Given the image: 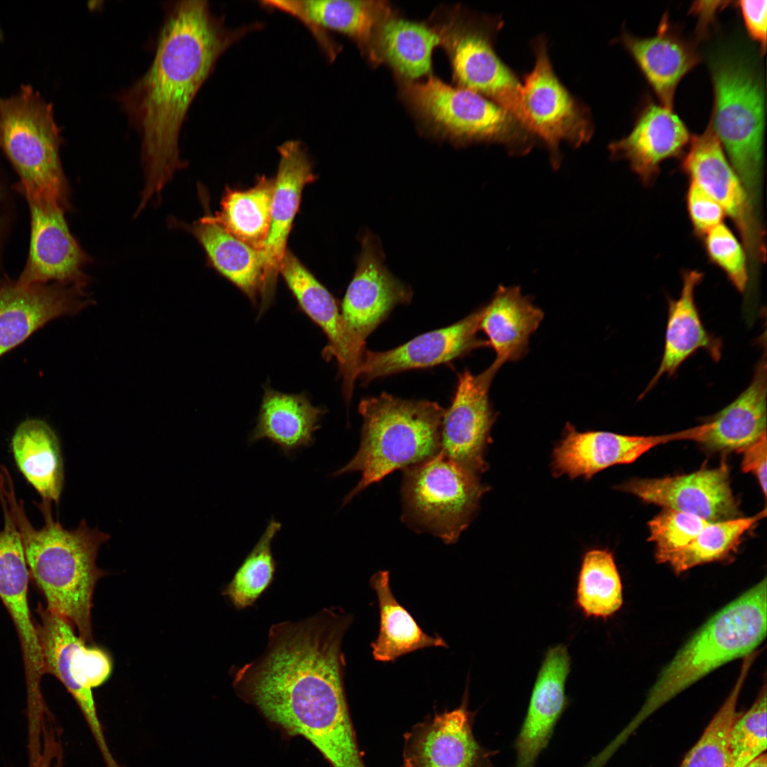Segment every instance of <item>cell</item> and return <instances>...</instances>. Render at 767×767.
Wrapping results in <instances>:
<instances>
[{
    "mask_svg": "<svg viewBox=\"0 0 767 767\" xmlns=\"http://www.w3.org/2000/svg\"><path fill=\"white\" fill-rule=\"evenodd\" d=\"M37 627L45 673L56 677L73 697L99 744L104 742L92 695L112 672V660L103 648L87 646L75 627L61 616L39 608Z\"/></svg>",
    "mask_w": 767,
    "mask_h": 767,
    "instance_id": "obj_12",
    "label": "cell"
},
{
    "mask_svg": "<svg viewBox=\"0 0 767 767\" xmlns=\"http://www.w3.org/2000/svg\"><path fill=\"white\" fill-rule=\"evenodd\" d=\"M571 658L566 646L548 649L538 672L528 712L515 743L514 767H533L547 746L554 727L567 705L565 684Z\"/></svg>",
    "mask_w": 767,
    "mask_h": 767,
    "instance_id": "obj_26",
    "label": "cell"
},
{
    "mask_svg": "<svg viewBox=\"0 0 767 767\" xmlns=\"http://www.w3.org/2000/svg\"><path fill=\"white\" fill-rule=\"evenodd\" d=\"M264 4L296 17L317 37L325 29L347 35L368 59L379 28L394 13L385 1L272 0Z\"/></svg>",
    "mask_w": 767,
    "mask_h": 767,
    "instance_id": "obj_28",
    "label": "cell"
},
{
    "mask_svg": "<svg viewBox=\"0 0 767 767\" xmlns=\"http://www.w3.org/2000/svg\"><path fill=\"white\" fill-rule=\"evenodd\" d=\"M352 621L331 607L273 624L262 655L232 674L241 698L289 734L309 740L333 767H365L344 688L342 644Z\"/></svg>",
    "mask_w": 767,
    "mask_h": 767,
    "instance_id": "obj_1",
    "label": "cell"
},
{
    "mask_svg": "<svg viewBox=\"0 0 767 767\" xmlns=\"http://www.w3.org/2000/svg\"><path fill=\"white\" fill-rule=\"evenodd\" d=\"M687 208L695 234L704 236L722 223L726 215L723 208L696 183L690 181L687 189Z\"/></svg>",
    "mask_w": 767,
    "mask_h": 767,
    "instance_id": "obj_45",
    "label": "cell"
},
{
    "mask_svg": "<svg viewBox=\"0 0 767 767\" xmlns=\"http://www.w3.org/2000/svg\"><path fill=\"white\" fill-rule=\"evenodd\" d=\"M496 373L489 367L478 375L464 370L445 410L440 452L465 470L478 475L488 468L484 455L495 421L489 389Z\"/></svg>",
    "mask_w": 767,
    "mask_h": 767,
    "instance_id": "obj_14",
    "label": "cell"
},
{
    "mask_svg": "<svg viewBox=\"0 0 767 767\" xmlns=\"http://www.w3.org/2000/svg\"><path fill=\"white\" fill-rule=\"evenodd\" d=\"M741 468L744 472L752 473L757 479L763 495H766V433L747 447L744 451Z\"/></svg>",
    "mask_w": 767,
    "mask_h": 767,
    "instance_id": "obj_47",
    "label": "cell"
},
{
    "mask_svg": "<svg viewBox=\"0 0 767 767\" xmlns=\"http://www.w3.org/2000/svg\"><path fill=\"white\" fill-rule=\"evenodd\" d=\"M433 24L448 55L457 86L501 105L528 129L521 99L522 84L494 50L496 37L503 26L501 18L457 7L438 12Z\"/></svg>",
    "mask_w": 767,
    "mask_h": 767,
    "instance_id": "obj_9",
    "label": "cell"
},
{
    "mask_svg": "<svg viewBox=\"0 0 767 767\" xmlns=\"http://www.w3.org/2000/svg\"><path fill=\"white\" fill-rule=\"evenodd\" d=\"M710 67L714 89L710 124L758 212L765 127L763 81L750 62L732 52L717 55Z\"/></svg>",
    "mask_w": 767,
    "mask_h": 767,
    "instance_id": "obj_7",
    "label": "cell"
},
{
    "mask_svg": "<svg viewBox=\"0 0 767 767\" xmlns=\"http://www.w3.org/2000/svg\"><path fill=\"white\" fill-rule=\"evenodd\" d=\"M692 137L680 118L662 104L646 102L631 132L609 146L614 159H624L646 185L658 178L661 163L677 157Z\"/></svg>",
    "mask_w": 767,
    "mask_h": 767,
    "instance_id": "obj_24",
    "label": "cell"
},
{
    "mask_svg": "<svg viewBox=\"0 0 767 767\" xmlns=\"http://www.w3.org/2000/svg\"><path fill=\"white\" fill-rule=\"evenodd\" d=\"M244 32L227 29L206 1L165 6L153 61L118 100L141 137V212L183 166L179 136L188 109L218 58Z\"/></svg>",
    "mask_w": 767,
    "mask_h": 767,
    "instance_id": "obj_2",
    "label": "cell"
},
{
    "mask_svg": "<svg viewBox=\"0 0 767 767\" xmlns=\"http://www.w3.org/2000/svg\"><path fill=\"white\" fill-rule=\"evenodd\" d=\"M404 470L403 521L455 543L472 521L488 488L472 474L439 452Z\"/></svg>",
    "mask_w": 767,
    "mask_h": 767,
    "instance_id": "obj_10",
    "label": "cell"
},
{
    "mask_svg": "<svg viewBox=\"0 0 767 767\" xmlns=\"http://www.w3.org/2000/svg\"><path fill=\"white\" fill-rule=\"evenodd\" d=\"M279 273L308 316L326 334L328 353L336 358L346 401L351 399L365 348L350 334L331 293L290 251H286Z\"/></svg>",
    "mask_w": 767,
    "mask_h": 767,
    "instance_id": "obj_22",
    "label": "cell"
},
{
    "mask_svg": "<svg viewBox=\"0 0 767 767\" xmlns=\"http://www.w3.org/2000/svg\"><path fill=\"white\" fill-rule=\"evenodd\" d=\"M12 452L21 472L42 496L58 503L63 479V462L58 438L45 421L29 418L16 428Z\"/></svg>",
    "mask_w": 767,
    "mask_h": 767,
    "instance_id": "obj_35",
    "label": "cell"
},
{
    "mask_svg": "<svg viewBox=\"0 0 767 767\" xmlns=\"http://www.w3.org/2000/svg\"><path fill=\"white\" fill-rule=\"evenodd\" d=\"M692 428L659 435H626L606 431L579 432L567 423L563 437L553 452L555 476L566 474L572 479H590L611 466L629 464L661 444L678 440H692Z\"/></svg>",
    "mask_w": 767,
    "mask_h": 767,
    "instance_id": "obj_19",
    "label": "cell"
},
{
    "mask_svg": "<svg viewBox=\"0 0 767 767\" xmlns=\"http://www.w3.org/2000/svg\"><path fill=\"white\" fill-rule=\"evenodd\" d=\"M682 169L730 217L749 259L755 263L763 261L764 233L758 213L710 122L702 134L692 137Z\"/></svg>",
    "mask_w": 767,
    "mask_h": 767,
    "instance_id": "obj_13",
    "label": "cell"
},
{
    "mask_svg": "<svg viewBox=\"0 0 767 767\" xmlns=\"http://www.w3.org/2000/svg\"><path fill=\"white\" fill-rule=\"evenodd\" d=\"M544 317L518 286L500 285L491 302L483 307L479 323L496 354L489 368L497 372L503 364L523 358L528 352L530 337Z\"/></svg>",
    "mask_w": 767,
    "mask_h": 767,
    "instance_id": "obj_30",
    "label": "cell"
},
{
    "mask_svg": "<svg viewBox=\"0 0 767 767\" xmlns=\"http://www.w3.org/2000/svg\"><path fill=\"white\" fill-rule=\"evenodd\" d=\"M709 523L691 513L664 508L648 522V540L656 545L658 562L688 545Z\"/></svg>",
    "mask_w": 767,
    "mask_h": 767,
    "instance_id": "obj_43",
    "label": "cell"
},
{
    "mask_svg": "<svg viewBox=\"0 0 767 767\" xmlns=\"http://www.w3.org/2000/svg\"><path fill=\"white\" fill-rule=\"evenodd\" d=\"M575 602L587 618L605 620L621 609L622 583L611 552L594 549L584 554L577 577Z\"/></svg>",
    "mask_w": 767,
    "mask_h": 767,
    "instance_id": "obj_38",
    "label": "cell"
},
{
    "mask_svg": "<svg viewBox=\"0 0 767 767\" xmlns=\"http://www.w3.org/2000/svg\"><path fill=\"white\" fill-rule=\"evenodd\" d=\"M489 753L475 740L466 704L435 715L406 738V767H491Z\"/></svg>",
    "mask_w": 767,
    "mask_h": 767,
    "instance_id": "obj_25",
    "label": "cell"
},
{
    "mask_svg": "<svg viewBox=\"0 0 767 767\" xmlns=\"http://www.w3.org/2000/svg\"><path fill=\"white\" fill-rule=\"evenodd\" d=\"M440 38L432 23L402 18L394 12L381 25L374 40L370 62L386 63L398 80L417 81L432 72V55Z\"/></svg>",
    "mask_w": 767,
    "mask_h": 767,
    "instance_id": "obj_32",
    "label": "cell"
},
{
    "mask_svg": "<svg viewBox=\"0 0 767 767\" xmlns=\"http://www.w3.org/2000/svg\"><path fill=\"white\" fill-rule=\"evenodd\" d=\"M323 408L314 406L305 394H288L265 387L257 423L249 441L267 439L290 456L314 442Z\"/></svg>",
    "mask_w": 767,
    "mask_h": 767,
    "instance_id": "obj_33",
    "label": "cell"
},
{
    "mask_svg": "<svg viewBox=\"0 0 767 767\" xmlns=\"http://www.w3.org/2000/svg\"><path fill=\"white\" fill-rule=\"evenodd\" d=\"M766 358L764 352L747 388L707 422L699 443L715 450L743 452L766 433Z\"/></svg>",
    "mask_w": 767,
    "mask_h": 767,
    "instance_id": "obj_31",
    "label": "cell"
},
{
    "mask_svg": "<svg viewBox=\"0 0 767 767\" xmlns=\"http://www.w3.org/2000/svg\"><path fill=\"white\" fill-rule=\"evenodd\" d=\"M697 5L692 6V10L697 13L699 16L698 22V32L701 35L704 36L705 32L707 30V26L713 19L714 14L719 7H721L723 1H714L713 5H703L702 1L696 2Z\"/></svg>",
    "mask_w": 767,
    "mask_h": 767,
    "instance_id": "obj_48",
    "label": "cell"
},
{
    "mask_svg": "<svg viewBox=\"0 0 767 767\" xmlns=\"http://www.w3.org/2000/svg\"><path fill=\"white\" fill-rule=\"evenodd\" d=\"M1 193H2V191H1V187L0 186V199L1 197ZM3 227H4V222L2 220L1 216L0 215V239L1 238Z\"/></svg>",
    "mask_w": 767,
    "mask_h": 767,
    "instance_id": "obj_50",
    "label": "cell"
},
{
    "mask_svg": "<svg viewBox=\"0 0 767 767\" xmlns=\"http://www.w3.org/2000/svg\"><path fill=\"white\" fill-rule=\"evenodd\" d=\"M703 276L702 272L696 270L683 272L678 298L668 301L664 349L660 365L640 398L651 390L663 376L675 374L682 364L698 349L705 350L714 361L721 358L722 341L705 329L695 299V289Z\"/></svg>",
    "mask_w": 767,
    "mask_h": 767,
    "instance_id": "obj_29",
    "label": "cell"
},
{
    "mask_svg": "<svg viewBox=\"0 0 767 767\" xmlns=\"http://www.w3.org/2000/svg\"><path fill=\"white\" fill-rule=\"evenodd\" d=\"M535 62L522 84L521 99L528 126L547 147L553 166L560 163V144L575 147L588 142L593 134L589 109L577 101L556 75L540 36L532 41Z\"/></svg>",
    "mask_w": 767,
    "mask_h": 767,
    "instance_id": "obj_11",
    "label": "cell"
},
{
    "mask_svg": "<svg viewBox=\"0 0 767 767\" xmlns=\"http://www.w3.org/2000/svg\"><path fill=\"white\" fill-rule=\"evenodd\" d=\"M357 268L342 305V315L356 341L364 348L366 337L398 304L411 298L410 290L383 264L379 245L371 234L362 239Z\"/></svg>",
    "mask_w": 767,
    "mask_h": 767,
    "instance_id": "obj_20",
    "label": "cell"
},
{
    "mask_svg": "<svg viewBox=\"0 0 767 767\" xmlns=\"http://www.w3.org/2000/svg\"><path fill=\"white\" fill-rule=\"evenodd\" d=\"M94 303L85 289L73 285L0 282V357L48 322Z\"/></svg>",
    "mask_w": 767,
    "mask_h": 767,
    "instance_id": "obj_17",
    "label": "cell"
},
{
    "mask_svg": "<svg viewBox=\"0 0 767 767\" xmlns=\"http://www.w3.org/2000/svg\"><path fill=\"white\" fill-rule=\"evenodd\" d=\"M31 212V242L26 265L18 282H50L86 289L89 278L84 268L90 261L72 235L62 207L27 200Z\"/></svg>",
    "mask_w": 767,
    "mask_h": 767,
    "instance_id": "obj_15",
    "label": "cell"
},
{
    "mask_svg": "<svg viewBox=\"0 0 767 767\" xmlns=\"http://www.w3.org/2000/svg\"><path fill=\"white\" fill-rule=\"evenodd\" d=\"M482 314L483 308L450 326L420 334L388 351L365 349L358 377L369 383L378 377L447 363L489 346L477 335Z\"/></svg>",
    "mask_w": 767,
    "mask_h": 767,
    "instance_id": "obj_21",
    "label": "cell"
},
{
    "mask_svg": "<svg viewBox=\"0 0 767 767\" xmlns=\"http://www.w3.org/2000/svg\"><path fill=\"white\" fill-rule=\"evenodd\" d=\"M0 494L19 531L29 573L43 592L47 609L68 621L87 643H93L92 598L98 580L107 572L96 564L99 548L110 535L89 528L82 520L66 530L52 516L50 502L38 505L45 524L34 528L22 501H16L10 475L0 477Z\"/></svg>",
    "mask_w": 767,
    "mask_h": 767,
    "instance_id": "obj_3",
    "label": "cell"
},
{
    "mask_svg": "<svg viewBox=\"0 0 767 767\" xmlns=\"http://www.w3.org/2000/svg\"><path fill=\"white\" fill-rule=\"evenodd\" d=\"M0 530V599L8 610L19 638L25 667L29 705L43 702L41 680L45 673L38 629L28 605L29 571L17 526L7 509Z\"/></svg>",
    "mask_w": 767,
    "mask_h": 767,
    "instance_id": "obj_16",
    "label": "cell"
},
{
    "mask_svg": "<svg viewBox=\"0 0 767 767\" xmlns=\"http://www.w3.org/2000/svg\"><path fill=\"white\" fill-rule=\"evenodd\" d=\"M274 180L260 178L246 190L227 189L212 219L233 236L261 251L271 222Z\"/></svg>",
    "mask_w": 767,
    "mask_h": 767,
    "instance_id": "obj_37",
    "label": "cell"
},
{
    "mask_svg": "<svg viewBox=\"0 0 767 767\" xmlns=\"http://www.w3.org/2000/svg\"><path fill=\"white\" fill-rule=\"evenodd\" d=\"M282 524L274 518L239 567L222 595L239 610L252 606L273 581L276 562L272 543Z\"/></svg>",
    "mask_w": 767,
    "mask_h": 767,
    "instance_id": "obj_41",
    "label": "cell"
},
{
    "mask_svg": "<svg viewBox=\"0 0 767 767\" xmlns=\"http://www.w3.org/2000/svg\"><path fill=\"white\" fill-rule=\"evenodd\" d=\"M186 229L203 247L212 266L252 301L261 297L263 276L260 250L237 239L205 215L193 224L172 221Z\"/></svg>",
    "mask_w": 767,
    "mask_h": 767,
    "instance_id": "obj_34",
    "label": "cell"
},
{
    "mask_svg": "<svg viewBox=\"0 0 767 767\" xmlns=\"http://www.w3.org/2000/svg\"><path fill=\"white\" fill-rule=\"evenodd\" d=\"M643 501L693 514L709 522L739 516L727 466L702 469L687 474L633 479L619 486Z\"/></svg>",
    "mask_w": 767,
    "mask_h": 767,
    "instance_id": "obj_18",
    "label": "cell"
},
{
    "mask_svg": "<svg viewBox=\"0 0 767 767\" xmlns=\"http://www.w3.org/2000/svg\"><path fill=\"white\" fill-rule=\"evenodd\" d=\"M745 767H767V756L766 753L762 754Z\"/></svg>",
    "mask_w": 767,
    "mask_h": 767,
    "instance_id": "obj_49",
    "label": "cell"
},
{
    "mask_svg": "<svg viewBox=\"0 0 767 767\" xmlns=\"http://www.w3.org/2000/svg\"><path fill=\"white\" fill-rule=\"evenodd\" d=\"M767 628L764 578L709 619L660 673L638 713L619 734L626 738L656 710L719 666L754 652Z\"/></svg>",
    "mask_w": 767,
    "mask_h": 767,
    "instance_id": "obj_4",
    "label": "cell"
},
{
    "mask_svg": "<svg viewBox=\"0 0 767 767\" xmlns=\"http://www.w3.org/2000/svg\"><path fill=\"white\" fill-rule=\"evenodd\" d=\"M755 657V653L744 657L733 689L680 767H733L730 732L740 714L736 712L738 699Z\"/></svg>",
    "mask_w": 767,
    "mask_h": 767,
    "instance_id": "obj_40",
    "label": "cell"
},
{
    "mask_svg": "<svg viewBox=\"0 0 767 767\" xmlns=\"http://www.w3.org/2000/svg\"><path fill=\"white\" fill-rule=\"evenodd\" d=\"M399 82L403 102L428 134L458 144L499 143L511 154L528 153L535 137L514 115L472 90L430 75Z\"/></svg>",
    "mask_w": 767,
    "mask_h": 767,
    "instance_id": "obj_6",
    "label": "cell"
},
{
    "mask_svg": "<svg viewBox=\"0 0 767 767\" xmlns=\"http://www.w3.org/2000/svg\"><path fill=\"white\" fill-rule=\"evenodd\" d=\"M379 606L380 629L376 639L371 643L376 660L391 662L407 653L429 647L447 648L438 635L425 633L409 612L393 596L388 571H379L370 580Z\"/></svg>",
    "mask_w": 767,
    "mask_h": 767,
    "instance_id": "obj_36",
    "label": "cell"
},
{
    "mask_svg": "<svg viewBox=\"0 0 767 767\" xmlns=\"http://www.w3.org/2000/svg\"><path fill=\"white\" fill-rule=\"evenodd\" d=\"M766 516L764 508L756 515L709 523L686 546L667 555L668 563L679 574L701 564L722 560L734 551L746 532Z\"/></svg>",
    "mask_w": 767,
    "mask_h": 767,
    "instance_id": "obj_39",
    "label": "cell"
},
{
    "mask_svg": "<svg viewBox=\"0 0 767 767\" xmlns=\"http://www.w3.org/2000/svg\"><path fill=\"white\" fill-rule=\"evenodd\" d=\"M53 106L30 85L0 97V148L20 178L26 200L67 210L69 188L60 158L61 131Z\"/></svg>",
    "mask_w": 767,
    "mask_h": 767,
    "instance_id": "obj_8",
    "label": "cell"
},
{
    "mask_svg": "<svg viewBox=\"0 0 767 767\" xmlns=\"http://www.w3.org/2000/svg\"><path fill=\"white\" fill-rule=\"evenodd\" d=\"M620 39L660 104L673 108L679 82L700 61L693 43L682 36L668 13L655 35L640 38L624 32Z\"/></svg>",
    "mask_w": 767,
    "mask_h": 767,
    "instance_id": "obj_27",
    "label": "cell"
},
{
    "mask_svg": "<svg viewBox=\"0 0 767 767\" xmlns=\"http://www.w3.org/2000/svg\"><path fill=\"white\" fill-rule=\"evenodd\" d=\"M445 410L435 402L404 400L386 393L361 400L360 446L352 459L332 474L337 477L361 472V479L344 498L342 506L395 470L437 455L441 449Z\"/></svg>",
    "mask_w": 767,
    "mask_h": 767,
    "instance_id": "obj_5",
    "label": "cell"
},
{
    "mask_svg": "<svg viewBox=\"0 0 767 767\" xmlns=\"http://www.w3.org/2000/svg\"><path fill=\"white\" fill-rule=\"evenodd\" d=\"M737 3L749 34L759 44L761 52L765 53L767 1L743 0Z\"/></svg>",
    "mask_w": 767,
    "mask_h": 767,
    "instance_id": "obj_46",
    "label": "cell"
},
{
    "mask_svg": "<svg viewBox=\"0 0 767 767\" xmlns=\"http://www.w3.org/2000/svg\"><path fill=\"white\" fill-rule=\"evenodd\" d=\"M703 237L709 260L723 271L737 290L744 292L749 279L744 246L723 223L709 230Z\"/></svg>",
    "mask_w": 767,
    "mask_h": 767,
    "instance_id": "obj_44",
    "label": "cell"
},
{
    "mask_svg": "<svg viewBox=\"0 0 767 767\" xmlns=\"http://www.w3.org/2000/svg\"><path fill=\"white\" fill-rule=\"evenodd\" d=\"M766 700L764 683L751 707L735 720L729 738L733 767H745L766 750Z\"/></svg>",
    "mask_w": 767,
    "mask_h": 767,
    "instance_id": "obj_42",
    "label": "cell"
},
{
    "mask_svg": "<svg viewBox=\"0 0 767 767\" xmlns=\"http://www.w3.org/2000/svg\"><path fill=\"white\" fill-rule=\"evenodd\" d=\"M280 160L271 202V222L261 252L263 258L262 301L270 302L286 242L304 187L314 180L312 164L300 142L290 141L278 148Z\"/></svg>",
    "mask_w": 767,
    "mask_h": 767,
    "instance_id": "obj_23",
    "label": "cell"
}]
</instances>
